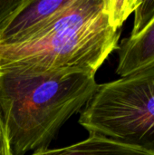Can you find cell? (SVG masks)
I'll list each match as a JSON object with an SVG mask.
<instances>
[{
  "mask_svg": "<svg viewBox=\"0 0 154 155\" xmlns=\"http://www.w3.org/2000/svg\"><path fill=\"white\" fill-rule=\"evenodd\" d=\"M141 0H73L31 41L0 46V73L94 74L119 47L122 27Z\"/></svg>",
  "mask_w": 154,
  "mask_h": 155,
  "instance_id": "cell-1",
  "label": "cell"
},
{
  "mask_svg": "<svg viewBox=\"0 0 154 155\" xmlns=\"http://www.w3.org/2000/svg\"><path fill=\"white\" fill-rule=\"evenodd\" d=\"M97 86L94 74L82 72L0 73V114L12 155L46 150Z\"/></svg>",
  "mask_w": 154,
  "mask_h": 155,
  "instance_id": "cell-2",
  "label": "cell"
},
{
  "mask_svg": "<svg viewBox=\"0 0 154 155\" xmlns=\"http://www.w3.org/2000/svg\"><path fill=\"white\" fill-rule=\"evenodd\" d=\"M78 122L89 134L154 154V66L98 84Z\"/></svg>",
  "mask_w": 154,
  "mask_h": 155,
  "instance_id": "cell-3",
  "label": "cell"
},
{
  "mask_svg": "<svg viewBox=\"0 0 154 155\" xmlns=\"http://www.w3.org/2000/svg\"><path fill=\"white\" fill-rule=\"evenodd\" d=\"M73 0H29L0 35V46L27 43L50 25Z\"/></svg>",
  "mask_w": 154,
  "mask_h": 155,
  "instance_id": "cell-4",
  "label": "cell"
},
{
  "mask_svg": "<svg viewBox=\"0 0 154 155\" xmlns=\"http://www.w3.org/2000/svg\"><path fill=\"white\" fill-rule=\"evenodd\" d=\"M117 51L121 77L154 66V17L138 34L123 39Z\"/></svg>",
  "mask_w": 154,
  "mask_h": 155,
  "instance_id": "cell-5",
  "label": "cell"
},
{
  "mask_svg": "<svg viewBox=\"0 0 154 155\" xmlns=\"http://www.w3.org/2000/svg\"><path fill=\"white\" fill-rule=\"evenodd\" d=\"M31 155H154L112 139L90 134L80 143L59 148L34 152Z\"/></svg>",
  "mask_w": 154,
  "mask_h": 155,
  "instance_id": "cell-6",
  "label": "cell"
},
{
  "mask_svg": "<svg viewBox=\"0 0 154 155\" xmlns=\"http://www.w3.org/2000/svg\"><path fill=\"white\" fill-rule=\"evenodd\" d=\"M134 22L130 35L142 31L154 17V0L141 1L134 10Z\"/></svg>",
  "mask_w": 154,
  "mask_h": 155,
  "instance_id": "cell-7",
  "label": "cell"
},
{
  "mask_svg": "<svg viewBox=\"0 0 154 155\" xmlns=\"http://www.w3.org/2000/svg\"><path fill=\"white\" fill-rule=\"evenodd\" d=\"M29 0H0V35Z\"/></svg>",
  "mask_w": 154,
  "mask_h": 155,
  "instance_id": "cell-8",
  "label": "cell"
},
{
  "mask_svg": "<svg viewBox=\"0 0 154 155\" xmlns=\"http://www.w3.org/2000/svg\"><path fill=\"white\" fill-rule=\"evenodd\" d=\"M0 155H12L1 114H0Z\"/></svg>",
  "mask_w": 154,
  "mask_h": 155,
  "instance_id": "cell-9",
  "label": "cell"
}]
</instances>
